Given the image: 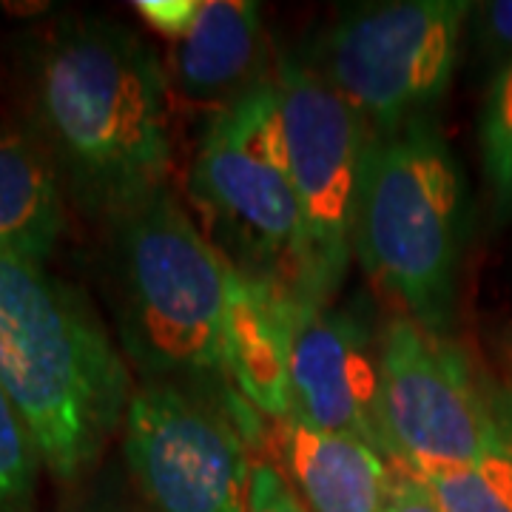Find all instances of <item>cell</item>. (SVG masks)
<instances>
[{"label": "cell", "mask_w": 512, "mask_h": 512, "mask_svg": "<svg viewBox=\"0 0 512 512\" xmlns=\"http://www.w3.org/2000/svg\"><path fill=\"white\" fill-rule=\"evenodd\" d=\"M168 72L146 40L103 18L63 20L29 69L35 140L86 211L120 217L168 188Z\"/></svg>", "instance_id": "1"}, {"label": "cell", "mask_w": 512, "mask_h": 512, "mask_svg": "<svg viewBox=\"0 0 512 512\" xmlns=\"http://www.w3.org/2000/svg\"><path fill=\"white\" fill-rule=\"evenodd\" d=\"M0 384L60 481L89 473L126 421L131 376L100 316L46 271L0 248Z\"/></svg>", "instance_id": "2"}, {"label": "cell", "mask_w": 512, "mask_h": 512, "mask_svg": "<svg viewBox=\"0 0 512 512\" xmlns=\"http://www.w3.org/2000/svg\"><path fill=\"white\" fill-rule=\"evenodd\" d=\"M467 228V191L436 114L370 134L353 256L399 316L447 333Z\"/></svg>", "instance_id": "3"}, {"label": "cell", "mask_w": 512, "mask_h": 512, "mask_svg": "<svg viewBox=\"0 0 512 512\" xmlns=\"http://www.w3.org/2000/svg\"><path fill=\"white\" fill-rule=\"evenodd\" d=\"M120 348L146 382L225 379L234 265L168 188L111 220Z\"/></svg>", "instance_id": "4"}, {"label": "cell", "mask_w": 512, "mask_h": 512, "mask_svg": "<svg viewBox=\"0 0 512 512\" xmlns=\"http://www.w3.org/2000/svg\"><path fill=\"white\" fill-rule=\"evenodd\" d=\"M202 231L239 274L316 308L302 208L285 160L274 77L208 120L188 174Z\"/></svg>", "instance_id": "5"}, {"label": "cell", "mask_w": 512, "mask_h": 512, "mask_svg": "<svg viewBox=\"0 0 512 512\" xmlns=\"http://www.w3.org/2000/svg\"><path fill=\"white\" fill-rule=\"evenodd\" d=\"M510 399L447 333L399 313L379 333L376 413L390 464L419 476L476 464L501 436Z\"/></svg>", "instance_id": "6"}, {"label": "cell", "mask_w": 512, "mask_h": 512, "mask_svg": "<svg viewBox=\"0 0 512 512\" xmlns=\"http://www.w3.org/2000/svg\"><path fill=\"white\" fill-rule=\"evenodd\" d=\"M473 3L399 0L348 12L313 43L311 66L370 134L433 117L458 63Z\"/></svg>", "instance_id": "7"}, {"label": "cell", "mask_w": 512, "mask_h": 512, "mask_svg": "<svg viewBox=\"0 0 512 512\" xmlns=\"http://www.w3.org/2000/svg\"><path fill=\"white\" fill-rule=\"evenodd\" d=\"M274 86L285 160L305 222L313 305L325 308L342 288L353 259L370 131L302 57L279 63Z\"/></svg>", "instance_id": "8"}, {"label": "cell", "mask_w": 512, "mask_h": 512, "mask_svg": "<svg viewBox=\"0 0 512 512\" xmlns=\"http://www.w3.org/2000/svg\"><path fill=\"white\" fill-rule=\"evenodd\" d=\"M123 456L154 512H248L256 456L242 424L185 384L134 387Z\"/></svg>", "instance_id": "9"}, {"label": "cell", "mask_w": 512, "mask_h": 512, "mask_svg": "<svg viewBox=\"0 0 512 512\" xmlns=\"http://www.w3.org/2000/svg\"><path fill=\"white\" fill-rule=\"evenodd\" d=\"M291 419L353 436L384 456L379 433V339L353 311L302 308L291 348Z\"/></svg>", "instance_id": "10"}, {"label": "cell", "mask_w": 512, "mask_h": 512, "mask_svg": "<svg viewBox=\"0 0 512 512\" xmlns=\"http://www.w3.org/2000/svg\"><path fill=\"white\" fill-rule=\"evenodd\" d=\"M299 305L234 268L225 328V382L268 421L291 419V348Z\"/></svg>", "instance_id": "11"}, {"label": "cell", "mask_w": 512, "mask_h": 512, "mask_svg": "<svg viewBox=\"0 0 512 512\" xmlns=\"http://www.w3.org/2000/svg\"><path fill=\"white\" fill-rule=\"evenodd\" d=\"M274 453L308 512H384L390 461L362 439L288 419L274 424Z\"/></svg>", "instance_id": "12"}, {"label": "cell", "mask_w": 512, "mask_h": 512, "mask_svg": "<svg viewBox=\"0 0 512 512\" xmlns=\"http://www.w3.org/2000/svg\"><path fill=\"white\" fill-rule=\"evenodd\" d=\"M265 29L248 0H202L197 23L171 43L168 80L194 100L231 103L259 80Z\"/></svg>", "instance_id": "13"}, {"label": "cell", "mask_w": 512, "mask_h": 512, "mask_svg": "<svg viewBox=\"0 0 512 512\" xmlns=\"http://www.w3.org/2000/svg\"><path fill=\"white\" fill-rule=\"evenodd\" d=\"M66 231V185L35 137L0 126V248L43 262Z\"/></svg>", "instance_id": "14"}, {"label": "cell", "mask_w": 512, "mask_h": 512, "mask_svg": "<svg viewBox=\"0 0 512 512\" xmlns=\"http://www.w3.org/2000/svg\"><path fill=\"white\" fill-rule=\"evenodd\" d=\"M421 478L444 512H512V399L504 430L487 456L470 467Z\"/></svg>", "instance_id": "15"}, {"label": "cell", "mask_w": 512, "mask_h": 512, "mask_svg": "<svg viewBox=\"0 0 512 512\" xmlns=\"http://www.w3.org/2000/svg\"><path fill=\"white\" fill-rule=\"evenodd\" d=\"M484 174L493 188L498 217L512 214V63L498 69L478 126Z\"/></svg>", "instance_id": "16"}, {"label": "cell", "mask_w": 512, "mask_h": 512, "mask_svg": "<svg viewBox=\"0 0 512 512\" xmlns=\"http://www.w3.org/2000/svg\"><path fill=\"white\" fill-rule=\"evenodd\" d=\"M40 467L32 430L0 384V512L32 510Z\"/></svg>", "instance_id": "17"}, {"label": "cell", "mask_w": 512, "mask_h": 512, "mask_svg": "<svg viewBox=\"0 0 512 512\" xmlns=\"http://www.w3.org/2000/svg\"><path fill=\"white\" fill-rule=\"evenodd\" d=\"M470 20L481 55L498 63V69L512 63V0L476 3Z\"/></svg>", "instance_id": "18"}, {"label": "cell", "mask_w": 512, "mask_h": 512, "mask_svg": "<svg viewBox=\"0 0 512 512\" xmlns=\"http://www.w3.org/2000/svg\"><path fill=\"white\" fill-rule=\"evenodd\" d=\"M248 512H308L299 495L293 493L291 481L271 458H254L251 490H248Z\"/></svg>", "instance_id": "19"}, {"label": "cell", "mask_w": 512, "mask_h": 512, "mask_svg": "<svg viewBox=\"0 0 512 512\" xmlns=\"http://www.w3.org/2000/svg\"><path fill=\"white\" fill-rule=\"evenodd\" d=\"M134 9L157 35L177 43L197 23L202 0H140L134 3Z\"/></svg>", "instance_id": "20"}, {"label": "cell", "mask_w": 512, "mask_h": 512, "mask_svg": "<svg viewBox=\"0 0 512 512\" xmlns=\"http://www.w3.org/2000/svg\"><path fill=\"white\" fill-rule=\"evenodd\" d=\"M384 512H444L430 484L413 473L390 464V481L384 495Z\"/></svg>", "instance_id": "21"}, {"label": "cell", "mask_w": 512, "mask_h": 512, "mask_svg": "<svg viewBox=\"0 0 512 512\" xmlns=\"http://www.w3.org/2000/svg\"><path fill=\"white\" fill-rule=\"evenodd\" d=\"M507 353H510V362H512V330H510V342H507Z\"/></svg>", "instance_id": "22"}]
</instances>
